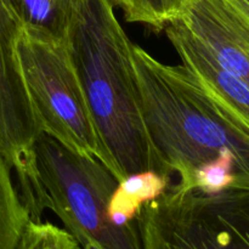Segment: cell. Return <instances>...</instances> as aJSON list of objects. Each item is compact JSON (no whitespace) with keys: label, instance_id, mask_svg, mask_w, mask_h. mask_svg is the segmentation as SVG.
<instances>
[{"label":"cell","instance_id":"cell-7","mask_svg":"<svg viewBox=\"0 0 249 249\" xmlns=\"http://www.w3.org/2000/svg\"><path fill=\"white\" fill-rule=\"evenodd\" d=\"M177 19L249 87V28L225 0H190Z\"/></svg>","mask_w":249,"mask_h":249},{"label":"cell","instance_id":"cell-5","mask_svg":"<svg viewBox=\"0 0 249 249\" xmlns=\"http://www.w3.org/2000/svg\"><path fill=\"white\" fill-rule=\"evenodd\" d=\"M142 249H249V192L169 189L139 214Z\"/></svg>","mask_w":249,"mask_h":249},{"label":"cell","instance_id":"cell-4","mask_svg":"<svg viewBox=\"0 0 249 249\" xmlns=\"http://www.w3.org/2000/svg\"><path fill=\"white\" fill-rule=\"evenodd\" d=\"M17 55L41 133L73 152L100 160L96 129L66 41L23 26Z\"/></svg>","mask_w":249,"mask_h":249},{"label":"cell","instance_id":"cell-1","mask_svg":"<svg viewBox=\"0 0 249 249\" xmlns=\"http://www.w3.org/2000/svg\"><path fill=\"white\" fill-rule=\"evenodd\" d=\"M131 44L112 0H75L66 45L96 129L100 162L118 182L145 170L172 175L146 126Z\"/></svg>","mask_w":249,"mask_h":249},{"label":"cell","instance_id":"cell-9","mask_svg":"<svg viewBox=\"0 0 249 249\" xmlns=\"http://www.w3.org/2000/svg\"><path fill=\"white\" fill-rule=\"evenodd\" d=\"M172 175H164L156 170H145L128 175L117 182L109 197L107 216L119 228L136 223L145 204L160 198L170 186Z\"/></svg>","mask_w":249,"mask_h":249},{"label":"cell","instance_id":"cell-13","mask_svg":"<svg viewBox=\"0 0 249 249\" xmlns=\"http://www.w3.org/2000/svg\"><path fill=\"white\" fill-rule=\"evenodd\" d=\"M237 160L231 152H224L196 170L192 190L204 195H216L237 190Z\"/></svg>","mask_w":249,"mask_h":249},{"label":"cell","instance_id":"cell-6","mask_svg":"<svg viewBox=\"0 0 249 249\" xmlns=\"http://www.w3.org/2000/svg\"><path fill=\"white\" fill-rule=\"evenodd\" d=\"M23 23L10 0H0V155L15 173L41 134L17 55Z\"/></svg>","mask_w":249,"mask_h":249},{"label":"cell","instance_id":"cell-8","mask_svg":"<svg viewBox=\"0 0 249 249\" xmlns=\"http://www.w3.org/2000/svg\"><path fill=\"white\" fill-rule=\"evenodd\" d=\"M170 44L196 79L249 133V87L225 70L179 19L164 28Z\"/></svg>","mask_w":249,"mask_h":249},{"label":"cell","instance_id":"cell-12","mask_svg":"<svg viewBox=\"0 0 249 249\" xmlns=\"http://www.w3.org/2000/svg\"><path fill=\"white\" fill-rule=\"evenodd\" d=\"M130 23H141L155 31H164L177 19L190 0H112Z\"/></svg>","mask_w":249,"mask_h":249},{"label":"cell","instance_id":"cell-15","mask_svg":"<svg viewBox=\"0 0 249 249\" xmlns=\"http://www.w3.org/2000/svg\"><path fill=\"white\" fill-rule=\"evenodd\" d=\"M225 2L249 28V0H225Z\"/></svg>","mask_w":249,"mask_h":249},{"label":"cell","instance_id":"cell-11","mask_svg":"<svg viewBox=\"0 0 249 249\" xmlns=\"http://www.w3.org/2000/svg\"><path fill=\"white\" fill-rule=\"evenodd\" d=\"M28 221L11 168L0 155V249H16Z\"/></svg>","mask_w":249,"mask_h":249},{"label":"cell","instance_id":"cell-14","mask_svg":"<svg viewBox=\"0 0 249 249\" xmlns=\"http://www.w3.org/2000/svg\"><path fill=\"white\" fill-rule=\"evenodd\" d=\"M16 249H79L73 236L53 223L29 220Z\"/></svg>","mask_w":249,"mask_h":249},{"label":"cell","instance_id":"cell-3","mask_svg":"<svg viewBox=\"0 0 249 249\" xmlns=\"http://www.w3.org/2000/svg\"><path fill=\"white\" fill-rule=\"evenodd\" d=\"M16 177L29 220L40 221L49 209L79 249H142L138 223L119 228L109 221L107 206L118 181L96 158L73 152L41 133Z\"/></svg>","mask_w":249,"mask_h":249},{"label":"cell","instance_id":"cell-2","mask_svg":"<svg viewBox=\"0 0 249 249\" xmlns=\"http://www.w3.org/2000/svg\"><path fill=\"white\" fill-rule=\"evenodd\" d=\"M131 57L148 133L179 177L173 189L192 190L201 165L231 152L238 162L237 190L249 192L248 131L184 65H167L134 43Z\"/></svg>","mask_w":249,"mask_h":249},{"label":"cell","instance_id":"cell-10","mask_svg":"<svg viewBox=\"0 0 249 249\" xmlns=\"http://www.w3.org/2000/svg\"><path fill=\"white\" fill-rule=\"evenodd\" d=\"M23 26L66 41L75 0H10Z\"/></svg>","mask_w":249,"mask_h":249}]
</instances>
